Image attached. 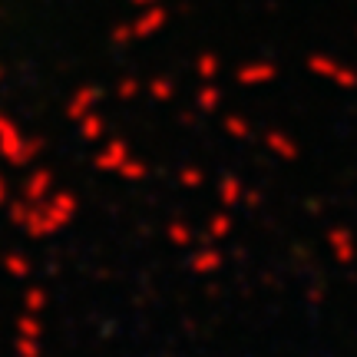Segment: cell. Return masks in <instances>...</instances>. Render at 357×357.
I'll use <instances>...</instances> for the list:
<instances>
[{
  "label": "cell",
  "instance_id": "6da1fadb",
  "mask_svg": "<svg viewBox=\"0 0 357 357\" xmlns=\"http://www.w3.org/2000/svg\"><path fill=\"white\" fill-rule=\"evenodd\" d=\"M321 248L334 265H354L357 261V231L347 222H328L321 229Z\"/></svg>",
  "mask_w": 357,
  "mask_h": 357
},
{
  "label": "cell",
  "instance_id": "7a4b0ae2",
  "mask_svg": "<svg viewBox=\"0 0 357 357\" xmlns=\"http://www.w3.org/2000/svg\"><path fill=\"white\" fill-rule=\"evenodd\" d=\"M258 146L265 149V155H271L275 162H294L301 159V139L294 136L291 129L278 126V123H268L258 132Z\"/></svg>",
  "mask_w": 357,
  "mask_h": 357
},
{
  "label": "cell",
  "instance_id": "3957f363",
  "mask_svg": "<svg viewBox=\"0 0 357 357\" xmlns=\"http://www.w3.org/2000/svg\"><path fill=\"white\" fill-rule=\"evenodd\" d=\"M235 225H238V215H235V212L218 208V205H205L199 238H202V242H212V245H225L231 235H235Z\"/></svg>",
  "mask_w": 357,
  "mask_h": 357
},
{
  "label": "cell",
  "instance_id": "277c9868",
  "mask_svg": "<svg viewBox=\"0 0 357 357\" xmlns=\"http://www.w3.org/2000/svg\"><path fill=\"white\" fill-rule=\"evenodd\" d=\"M222 268H225V248H222V245L202 242L189 258V271L195 278H212Z\"/></svg>",
  "mask_w": 357,
  "mask_h": 357
},
{
  "label": "cell",
  "instance_id": "5b68a950",
  "mask_svg": "<svg viewBox=\"0 0 357 357\" xmlns=\"http://www.w3.org/2000/svg\"><path fill=\"white\" fill-rule=\"evenodd\" d=\"M245 199V178L231 169H222L215 182V205L218 208H229V212H238V205Z\"/></svg>",
  "mask_w": 357,
  "mask_h": 357
},
{
  "label": "cell",
  "instance_id": "8992f818",
  "mask_svg": "<svg viewBox=\"0 0 357 357\" xmlns=\"http://www.w3.org/2000/svg\"><path fill=\"white\" fill-rule=\"evenodd\" d=\"M222 129H225V139H231V142H248L258 136L255 126H252V119H248V116H238V113L225 116Z\"/></svg>",
  "mask_w": 357,
  "mask_h": 357
},
{
  "label": "cell",
  "instance_id": "52a82bcc",
  "mask_svg": "<svg viewBox=\"0 0 357 357\" xmlns=\"http://www.w3.org/2000/svg\"><path fill=\"white\" fill-rule=\"evenodd\" d=\"M275 77H278V70H275L271 63H265V66H248V70H242V77L238 79H242L245 86H261V83L268 86Z\"/></svg>",
  "mask_w": 357,
  "mask_h": 357
},
{
  "label": "cell",
  "instance_id": "ba28073f",
  "mask_svg": "<svg viewBox=\"0 0 357 357\" xmlns=\"http://www.w3.org/2000/svg\"><path fill=\"white\" fill-rule=\"evenodd\" d=\"M195 238H199V235H195V229H192V225H185V222H172V225H169V242L178 245V248L192 245Z\"/></svg>",
  "mask_w": 357,
  "mask_h": 357
},
{
  "label": "cell",
  "instance_id": "9c48e42d",
  "mask_svg": "<svg viewBox=\"0 0 357 357\" xmlns=\"http://www.w3.org/2000/svg\"><path fill=\"white\" fill-rule=\"evenodd\" d=\"M178 185H182L185 192H202L205 189V172L202 169H195V166L182 169V172H178Z\"/></svg>",
  "mask_w": 357,
  "mask_h": 357
}]
</instances>
